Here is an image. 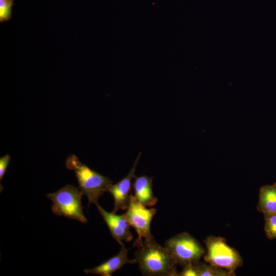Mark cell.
Wrapping results in <instances>:
<instances>
[{
    "mask_svg": "<svg viewBox=\"0 0 276 276\" xmlns=\"http://www.w3.org/2000/svg\"><path fill=\"white\" fill-rule=\"evenodd\" d=\"M120 245L121 249L117 255L95 267L84 269V272L87 274L111 276L114 271L118 270L125 264H133L136 263L135 259L128 258V249L125 247L124 243L122 242Z\"/></svg>",
    "mask_w": 276,
    "mask_h": 276,
    "instance_id": "9",
    "label": "cell"
},
{
    "mask_svg": "<svg viewBox=\"0 0 276 276\" xmlns=\"http://www.w3.org/2000/svg\"><path fill=\"white\" fill-rule=\"evenodd\" d=\"M156 212L155 209H147L131 194L129 206L125 215L128 222L135 229L138 235L133 242V247L141 244L143 238L146 240L154 239L151 233V223Z\"/></svg>",
    "mask_w": 276,
    "mask_h": 276,
    "instance_id": "6",
    "label": "cell"
},
{
    "mask_svg": "<svg viewBox=\"0 0 276 276\" xmlns=\"http://www.w3.org/2000/svg\"><path fill=\"white\" fill-rule=\"evenodd\" d=\"M264 231L267 238L270 240L276 239V213L264 214Z\"/></svg>",
    "mask_w": 276,
    "mask_h": 276,
    "instance_id": "13",
    "label": "cell"
},
{
    "mask_svg": "<svg viewBox=\"0 0 276 276\" xmlns=\"http://www.w3.org/2000/svg\"><path fill=\"white\" fill-rule=\"evenodd\" d=\"M257 209L263 214L276 213V182L260 189Z\"/></svg>",
    "mask_w": 276,
    "mask_h": 276,
    "instance_id": "11",
    "label": "cell"
},
{
    "mask_svg": "<svg viewBox=\"0 0 276 276\" xmlns=\"http://www.w3.org/2000/svg\"><path fill=\"white\" fill-rule=\"evenodd\" d=\"M83 195L78 188L67 185L55 192L47 194V197L53 202L52 211L55 214L85 223L87 220L81 203Z\"/></svg>",
    "mask_w": 276,
    "mask_h": 276,
    "instance_id": "3",
    "label": "cell"
},
{
    "mask_svg": "<svg viewBox=\"0 0 276 276\" xmlns=\"http://www.w3.org/2000/svg\"><path fill=\"white\" fill-rule=\"evenodd\" d=\"M179 276H198L194 264H189L182 267V270L178 273Z\"/></svg>",
    "mask_w": 276,
    "mask_h": 276,
    "instance_id": "15",
    "label": "cell"
},
{
    "mask_svg": "<svg viewBox=\"0 0 276 276\" xmlns=\"http://www.w3.org/2000/svg\"><path fill=\"white\" fill-rule=\"evenodd\" d=\"M11 159V157L9 154H6L0 158V180H2L7 167Z\"/></svg>",
    "mask_w": 276,
    "mask_h": 276,
    "instance_id": "16",
    "label": "cell"
},
{
    "mask_svg": "<svg viewBox=\"0 0 276 276\" xmlns=\"http://www.w3.org/2000/svg\"><path fill=\"white\" fill-rule=\"evenodd\" d=\"M198 276H233L235 271L198 262L194 264Z\"/></svg>",
    "mask_w": 276,
    "mask_h": 276,
    "instance_id": "12",
    "label": "cell"
},
{
    "mask_svg": "<svg viewBox=\"0 0 276 276\" xmlns=\"http://www.w3.org/2000/svg\"><path fill=\"white\" fill-rule=\"evenodd\" d=\"M153 178L145 175L135 176L132 185L134 198L146 206H153L157 201L153 192Z\"/></svg>",
    "mask_w": 276,
    "mask_h": 276,
    "instance_id": "10",
    "label": "cell"
},
{
    "mask_svg": "<svg viewBox=\"0 0 276 276\" xmlns=\"http://www.w3.org/2000/svg\"><path fill=\"white\" fill-rule=\"evenodd\" d=\"M100 214L106 223L112 237L121 244L122 241L130 242L133 235L130 231V224L128 222L125 214L117 215L113 212H108L103 209L99 203L96 204Z\"/></svg>",
    "mask_w": 276,
    "mask_h": 276,
    "instance_id": "8",
    "label": "cell"
},
{
    "mask_svg": "<svg viewBox=\"0 0 276 276\" xmlns=\"http://www.w3.org/2000/svg\"><path fill=\"white\" fill-rule=\"evenodd\" d=\"M66 167L73 170L77 179L80 191L88 199V205L96 204L99 197L106 192L113 181L82 163L75 155L66 160Z\"/></svg>",
    "mask_w": 276,
    "mask_h": 276,
    "instance_id": "2",
    "label": "cell"
},
{
    "mask_svg": "<svg viewBox=\"0 0 276 276\" xmlns=\"http://www.w3.org/2000/svg\"><path fill=\"white\" fill-rule=\"evenodd\" d=\"M141 155L140 152L128 174L115 184H111L107 191L112 196L114 207L112 212L116 213L119 210H127L130 200L132 180L134 178L136 167Z\"/></svg>",
    "mask_w": 276,
    "mask_h": 276,
    "instance_id": "7",
    "label": "cell"
},
{
    "mask_svg": "<svg viewBox=\"0 0 276 276\" xmlns=\"http://www.w3.org/2000/svg\"><path fill=\"white\" fill-rule=\"evenodd\" d=\"M11 0H0V19L1 21L8 19L11 15Z\"/></svg>",
    "mask_w": 276,
    "mask_h": 276,
    "instance_id": "14",
    "label": "cell"
},
{
    "mask_svg": "<svg viewBox=\"0 0 276 276\" xmlns=\"http://www.w3.org/2000/svg\"><path fill=\"white\" fill-rule=\"evenodd\" d=\"M135 259L146 276H178L176 264L168 250L154 240L144 239L136 247Z\"/></svg>",
    "mask_w": 276,
    "mask_h": 276,
    "instance_id": "1",
    "label": "cell"
},
{
    "mask_svg": "<svg viewBox=\"0 0 276 276\" xmlns=\"http://www.w3.org/2000/svg\"><path fill=\"white\" fill-rule=\"evenodd\" d=\"M165 247L176 264L183 267L200 261L206 251L201 244L189 233L183 232L168 239Z\"/></svg>",
    "mask_w": 276,
    "mask_h": 276,
    "instance_id": "5",
    "label": "cell"
},
{
    "mask_svg": "<svg viewBox=\"0 0 276 276\" xmlns=\"http://www.w3.org/2000/svg\"><path fill=\"white\" fill-rule=\"evenodd\" d=\"M204 242L206 252L203 258L206 263L232 271L242 265L243 260L239 252L229 246L223 238L210 236Z\"/></svg>",
    "mask_w": 276,
    "mask_h": 276,
    "instance_id": "4",
    "label": "cell"
}]
</instances>
